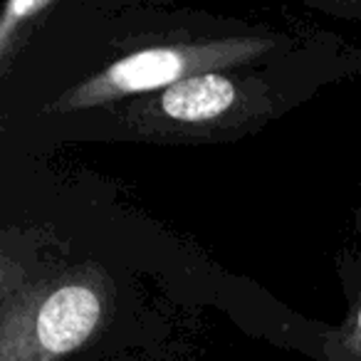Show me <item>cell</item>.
Listing matches in <instances>:
<instances>
[{
    "label": "cell",
    "mask_w": 361,
    "mask_h": 361,
    "mask_svg": "<svg viewBox=\"0 0 361 361\" xmlns=\"http://www.w3.org/2000/svg\"><path fill=\"white\" fill-rule=\"evenodd\" d=\"M359 329H361V312H359Z\"/></svg>",
    "instance_id": "obj_4"
},
{
    "label": "cell",
    "mask_w": 361,
    "mask_h": 361,
    "mask_svg": "<svg viewBox=\"0 0 361 361\" xmlns=\"http://www.w3.org/2000/svg\"><path fill=\"white\" fill-rule=\"evenodd\" d=\"M180 70H183V57L178 52L144 50L111 67L109 82L121 92H144L173 82Z\"/></svg>",
    "instance_id": "obj_3"
},
{
    "label": "cell",
    "mask_w": 361,
    "mask_h": 361,
    "mask_svg": "<svg viewBox=\"0 0 361 361\" xmlns=\"http://www.w3.org/2000/svg\"><path fill=\"white\" fill-rule=\"evenodd\" d=\"M99 312V300L92 290L80 285L62 287L42 305L37 317V336L47 351L65 354L92 334Z\"/></svg>",
    "instance_id": "obj_1"
},
{
    "label": "cell",
    "mask_w": 361,
    "mask_h": 361,
    "mask_svg": "<svg viewBox=\"0 0 361 361\" xmlns=\"http://www.w3.org/2000/svg\"><path fill=\"white\" fill-rule=\"evenodd\" d=\"M235 99V87L218 75L176 82L164 94V111L180 121H203L223 114Z\"/></svg>",
    "instance_id": "obj_2"
}]
</instances>
